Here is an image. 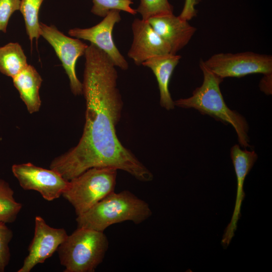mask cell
<instances>
[{"label":"cell","instance_id":"5b68a950","mask_svg":"<svg viewBox=\"0 0 272 272\" xmlns=\"http://www.w3.org/2000/svg\"><path fill=\"white\" fill-rule=\"evenodd\" d=\"M117 169L111 167L90 168L69 180L62 196L71 204L77 216L114 191Z\"/></svg>","mask_w":272,"mask_h":272},{"label":"cell","instance_id":"ba28073f","mask_svg":"<svg viewBox=\"0 0 272 272\" xmlns=\"http://www.w3.org/2000/svg\"><path fill=\"white\" fill-rule=\"evenodd\" d=\"M12 171L22 188L36 191L48 201L62 195L69 183L56 171L31 163L14 164Z\"/></svg>","mask_w":272,"mask_h":272},{"label":"cell","instance_id":"30bf717a","mask_svg":"<svg viewBox=\"0 0 272 272\" xmlns=\"http://www.w3.org/2000/svg\"><path fill=\"white\" fill-rule=\"evenodd\" d=\"M68 236L63 228L49 226L41 217L35 218L34 234L28 247L29 253L18 272H30L37 264L50 257Z\"/></svg>","mask_w":272,"mask_h":272},{"label":"cell","instance_id":"2e32d148","mask_svg":"<svg viewBox=\"0 0 272 272\" xmlns=\"http://www.w3.org/2000/svg\"><path fill=\"white\" fill-rule=\"evenodd\" d=\"M27 57L21 46L10 42L0 47V73L13 78L27 66Z\"/></svg>","mask_w":272,"mask_h":272},{"label":"cell","instance_id":"9c48e42d","mask_svg":"<svg viewBox=\"0 0 272 272\" xmlns=\"http://www.w3.org/2000/svg\"><path fill=\"white\" fill-rule=\"evenodd\" d=\"M120 12L111 10L97 25L88 28L71 29L68 34L76 38L89 41L105 52L115 66L126 71L128 63L115 44L112 36L115 25L121 19Z\"/></svg>","mask_w":272,"mask_h":272},{"label":"cell","instance_id":"603a6c76","mask_svg":"<svg viewBox=\"0 0 272 272\" xmlns=\"http://www.w3.org/2000/svg\"><path fill=\"white\" fill-rule=\"evenodd\" d=\"M201 0H185L183 8L179 17L187 21L190 20L196 16L197 10L195 6Z\"/></svg>","mask_w":272,"mask_h":272},{"label":"cell","instance_id":"8fae6325","mask_svg":"<svg viewBox=\"0 0 272 272\" xmlns=\"http://www.w3.org/2000/svg\"><path fill=\"white\" fill-rule=\"evenodd\" d=\"M133 40L127 56L137 65L155 56L170 53L169 45L154 30L147 21L135 19L132 23Z\"/></svg>","mask_w":272,"mask_h":272},{"label":"cell","instance_id":"4fadbf2b","mask_svg":"<svg viewBox=\"0 0 272 272\" xmlns=\"http://www.w3.org/2000/svg\"><path fill=\"white\" fill-rule=\"evenodd\" d=\"M157 34L170 47V53L176 54L189 42L196 29L188 21L173 13L150 18L147 20Z\"/></svg>","mask_w":272,"mask_h":272},{"label":"cell","instance_id":"7a4b0ae2","mask_svg":"<svg viewBox=\"0 0 272 272\" xmlns=\"http://www.w3.org/2000/svg\"><path fill=\"white\" fill-rule=\"evenodd\" d=\"M199 66L203 80L192 95L174 101L175 106L182 108H193L202 114L208 115L225 124H231L237 135L239 145L250 147L248 135L249 126L246 119L236 111L229 108L221 93L220 85L223 79L210 70L200 59Z\"/></svg>","mask_w":272,"mask_h":272},{"label":"cell","instance_id":"3957f363","mask_svg":"<svg viewBox=\"0 0 272 272\" xmlns=\"http://www.w3.org/2000/svg\"><path fill=\"white\" fill-rule=\"evenodd\" d=\"M149 205L129 190L109 193L87 211L77 216V228L104 231L117 223L139 224L151 216Z\"/></svg>","mask_w":272,"mask_h":272},{"label":"cell","instance_id":"44dd1931","mask_svg":"<svg viewBox=\"0 0 272 272\" xmlns=\"http://www.w3.org/2000/svg\"><path fill=\"white\" fill-rule=\"evenodd\" d=\"M6 224L0 222V272L5 271L11 259L9 243L13 233Z\"/></svg>","mask_w":272,"mask_h":272},{"label":"cell","instance_id":"cb8c5ba5","mask_svg":"<svg viewBox=\"0 0 272 272\" xmlns=\"http://www.w3.org/2000/svg\"><path fill=\"white\" fill-rule=\"evenodd\" d=\"M259 86L261 91L267 95H271L272 92V73L264 74Z\"/></svg>","mask_w":272,"mask_h":272},{"label":"cell","instance_id":"6da1fadb","mask_svg":"<svg viewBox=\"0 0 272 272\" xmlns=\"http://www.w3.org/2000/svg\"><path fill=\"white\" fill-rule=\"evenodd\" d=\"M84 55L82 95L86 112L83 133L77 145L52 160L49 168L67 180L92 168L111 167L140 181H152V173L123 146L116 134L123 102L117 87L115 65L92 43Z\"/></svg>","mask_w":272,"mask_h":272},{"label":"cell","instance_id":"ffe728a7","mask_svg":"<svg viewBox=\"0 0 272 272\" xmlns=\"http://www.w3.org/2000/svg\"><path fill=\"white\" fill-rule=\"evenodd\" d=\"M93 6L91 12L98 16L104 17L111 10H117L126 12L131 15L137 14L135 10L130 7L132 0H92Z\"/></svg>","mask_w":272,"mask_h":272},{"label":"cell","instance_id":"e0dca14e","mask_svg":"<svg viewBox=\"0 0 272 272\" xmlns=\"http://www.w3.org/2000/svg\"><path fill=\"white\" fill-rule=\"evenodd\" d=\"M14 191L8 182L0 179V222H14L22 208L14 196Z\"/></svg>","mask_w":272,"mask_h":272},{"label":"cell","instance_id":"7c38bea8","mask_svg":"<svg viewBox=\"0 0 272 272\" xmlns=\"http://www.w3.org/2000/svg\"><path fill=\"white\" fill-rule=\"evenodd\" d=\"M230 157L233 164L237 178V188L235 208L231 220L225 230L221 244L226 249L229 246L237 229L240 218L241 207L245 197L243 184L245 178L250 171L258 156L254 151L242 150L239 145H235L230 149Z\"/></svg>","mask_w":272,"mask_h":272},{"label":"cell","instance_id":"277c9868","mask_svg":"<svg viewBox=\"0 0 272 272\" xmlns=\"http://www.w3.org/2000/svg\"><path fill=\"white\" fill-rule=\"evenodd\" d=\"M108 247L104 232L77 228L57 251L64 272H94L103 262Z\"/></svg>","mask_w":272,"mask_h":272},{"label":"cell","instance_id":"52a82bcc","mask_svg":"<svg viewBox=\"0 0 272 272\" xmlns=\"http://www.w3.org/2000/svg\"><path fill=\"white\" fill-rule=\"evenodd\" d=\"M40 35L53 48L69 78L71 92L75 96L82 95V83L76 70L78 59L84 55L88 45L79 39L64 35L54 25L40 22Z\"/></svg>","mask_w":272,"mask_h":272},{"label":"cell","instance_id":"7402d4cb","mask_svg":"<svg viewBox=\"0 0 272 272\" xmlns=\"http://www.w3.org/2000/svg\"><path fill=\"white\" fill-rule=\"evenodd\" d=\"M21 0H0V31L6 33L9 19L20 10Z\"/></svg>","mask_w":272,"mask_h":272},{"label":"cell","instance_id":"ac0fdd59","mask_svg":"<svg viewBox=\"0 0 272 272\" xmlns=\"http://www.w3.org/2000/svg\"><path fill=\"white\" fill-rule=\"evenodd\" d=\"M44 0H21L20 11L25 24L27 34L32 42L40 37L39 12Z\"/></svg>","mask_w":272,"mask_h":272},{"label":"cell","instance_id":"9a60e30c","mask_svg":"<svg viewBox=\"0 0 272 272\" xmlns=\"http://www.w3.org/2000/svg\"><path fill=\"white\" fill-rule=\"evenodd\" d=\"M12 79L28 111L30 114L38 112L41 105L39 89L43 80L36 69L28 64Z\"/></svg>","mask_w":272,"mask_h":272},{"label":"cell","instance_id":"d6986e66","mask_svg":"<svg viewBox=\"0 0 272 272\" xmlns=\"http://www.w3.org/2000/svg\"><path fill=\"white\" fill-rule=\"evenodd\" d=\"M135 10L145 21L155 16L173 13V7L168 0H140Z\"/></svg>","mask_w":272,"mask_h":272},{"label":"cell","instance_id":"8992f818","mask_svg":"<svg viewBox=\"0 0 272 272\" xmlns=\"http://www.w3.org/2000/svg\"><path fill=\"white\" fill-rule=\"evenodd\" d=\"M203 63L223 79L228 77L240 78L252 74L272 73L271 55L251 51L215 54L203 61Z\"/></svg>","mask_w":272,"mask_h":272},{"label":"cell","instance_id":"5bb4252c","mask_svg":"<svg viewBox=\"0 0 272 272\" xmlns=\"http://www.w3.org/2000/svg\"><path fill=\"white\" fill-rule=\"evenodd\" d=\"M180 58V55L170 53L151 57L142 64L150 68L155 76L160 93V104L167 110L173 109L175 106L169 86L173 71Z\"/></svg>","mask_w":272,"mask_h":272}]
</instances>
